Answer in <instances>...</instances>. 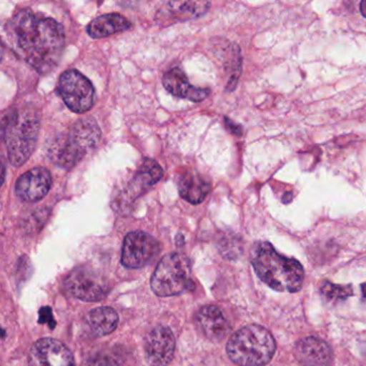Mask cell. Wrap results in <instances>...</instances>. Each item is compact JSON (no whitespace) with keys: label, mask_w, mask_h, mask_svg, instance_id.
Masks as SVG:
<instances>
[{"label":"cell","mask_w":366,"mask_h":366,"mask_svg":"<svg viewBox=\"0 0 366 366\" xmlns=\"http://www.w3.org/2000/svg\"><path fill=\"white\" fill-rule=\"evenodd\" d=\"M7 29L19 52L34 69L46 74L57 67L65 48V33L59 23L22 9L8 22Z\"/></svg>","instance_id":"obj_1"},{"label":"cell","mask_w":366,"mask_h":366,"mask_svg":"<svg viewBox=\"0 0 366 366\" xmlns=\"http://www.w3.org/2000/svg\"><path fill=\"white\" fill-rule=\"evenodd\" d=\"M252 264L261 280L280 292H297L303 285L304 269L299 261L282 256L269 242L252 247Z\"/></svg>","instance_id":"obj_2"},{"label":"cell","mask_w":366,"mask_h":366,"mask_svg":"<svg viewBox=\"0 0 366 366\" xmlns=\"http://www.w3.org/2000/svg\"><path fill=\"white\" fill-rule=\"evenodd\" d=\"M39 132V113L33 107L14 109L4 117L3 138L12 166H23L33 155Z\"/></svg>","instance_id":"obj_3"},{"label":"cell","mask_w":366,"mask_h":366,"mask_svg":"<svg viewBox=\"0 0 366 366\" xmlns=\"http://www.w3.org/2000/svg\"><path fill=\"white\" fill-rule=\"evenodd\" d=\"M102 130L92 117L79 119L69 130L55 137L48 147L51 162L64 169H70L96 149Z\"/></svg>","instance_id":"obj_4"},{"label":"cell","mask_w":366,"mask_h":366,"mask_svg":"<svg viewBox=\"0 0 366 366\" xmlns=\"http://www.w3.org/2000/svg\"><path fill=\"white\" fill-rule=\"evenodd\" d=\"M276 350L273 335L265 327L249 325L235 332L228 344L227 353L239 366H264Z\"/></svg>","instance_id":"obj_5"},{"label":"cell","mask_w":366,"mask_h":366,"mask_svg":"<svg viewBox=\"0 0 366 366\" xmlns=\"http://www.w3.org/2000/svg\"><path fill=\"white\" fill-rule=\"evenodd\" d=\"M151 286L158 297H172L192 290L194 284L188 259L177 252L164 256L154 272Z\"/></svg>","instance_id":"obj_6"},{"label":"cell","mask_w":366,"mask_h":366,"mask_svg":"<svg viewBox=\"0 0 366 366\" xmlns=\"http://www.w3.org/2000/svg\"><path fill=\"white\" fill-rule=\"evenodd\" d=\"M59 92L66 106L74 113L87 112L95 104V89L78 70H67L59 81Z\"/></svg>","instance_id":"obj_7"},{"label":"cell","mask_w":366,"mask_h":366,"mask_svg":"<svg viewBox=\"0 0 366 366\" xmlns=\"http://www.w3.org/2000/svg\"><path fill=\"white\" fill-rule=\"evenodd\" d=\"M65 286L74 297L85 302L102 301L110 291L104 276L89 267L74 269L68 275Z\"/></svg>","instance_id":"obj_8"},{"label":"cell","mask_w":366,"mask_h":366,"mask_svg":"<svg viewBox=\"0 0 366 366\" xmlns=\"http://www.w3.org/2000/svg\"><path fill=\"white\" fill-rule=\"evenodd\" d=\"M164 175L162 167L155 160L145 159L132 175L127 185L119 190L117 204L119 211L129 209L130 205L158 183Z\"/></svg>","instance_id":"obj_9"},{"label":"cell","mask_w":366,"mask_h":366,"mask_svg":"<svg viewBox=\"0 0 366 366\" xmlns=\"http://www.w3.org/2000/svg\"><path fill=\"white\" fill-rule=\"evenodd\" d=\"M160 250L155 237L143 231H134L125 237L122 263L128 269H141L151 262Z\"/></svg>","instance_id":"obj_10"},{"label":"cell","mask_w":366,"mask_h":366,"mask_svg":"<svg viewBox=\"0 0 366 366\" xmlns=\"http://www.w3.org/2000/svg\"><path fill=\"white\" fill-rule=\"evenodd\" d=\"M29 366H76V363L71 351L63 342L42 338L31 347Z\"/></svg>","instance_id":"obj_11"},{"label":"cell","mask_w":366,"mask_h":366,"mask_svg":"<svg viewBox=\"0 0 366 366\" xmlns=\"http://www.w3.org/2000/svg\"><path fill=\"white\" fill-rule=\"evenodd\" d=\"M175 337L169 327L159 325L145 338V355L152 366H167L173 360Z\"/></svg>","instance_id":"obj_12"},{"label":"cell","mask_w":366,"mask_h":366,"mask_svg":"<svg viewBox=\"0 0 366 366\" xmlns=\"http://www.w3.org/2000/svg\"><path fill=\"white\" fill-rule=\"evenodd\" d=\"M52 175L46 168L27 171L16 182V192L21 200L34 203L44 199L52 187Z\"/></svg>","instance_id":"obj_13"},{"label":"cell","mask_w":366,"mask_h":366,"mask_svg":"<svg viewBox=\"0 0 366 366\" xmlns=\"http://www.w3.org/2000/svg\"><path fill=\"white\" fill-rule=\"evenodd\" d=\"M295 357L304 366H329L333 359L331 347L320 338L306 337L295 345Z\"/></svg>","instance_id":"obj_14"},{"label":"cell","mask_w":366,"mask_h":366,"mask_svg":"<svg viewBox=\"0 0 366 366\" xmlns=\"http://www.w3.org/2000/svg\"><path fill=\"white\" fill-rule=\"evenodd\" d=\"M162 84L164 89L172 95L194 102H203L211 93L209 89H200L190 84L187 76L179 68H171L169 71H167L162 79Z\"/></svg>","instance_id":"obj_15"},{"label":"cell","mask_w":366,"mask_h":366,"mask_svg":"<svg viewBox=\"0 0 366 366\" xmlns=\"http://www.w3.org/2000/svg\"><path fill=\"white\" fill-rule=\"evenodd\" d=\"M177 186L182 198L192 204H200L211 192L209 182L194 170L182 172L177 179Z\"/></svg>","instance_id":"obj_16"},{"label":"cell","mask_w":366,"mask_h":366,"mask_svg":"<svg viewBox=\"0 0 366 366\" xmlns=\"http://www.w3.org/2000/svg\"><path fill=\"white\" fill-rule=\"evenodd\" d=\"M198 322L205 336L217 342L224 340L230 329L222 310L214 305L201 308L198 314Z\"/></svg>","instance_id":"obj_17"},{"label":"cell","mask_w":366,"mask_h":366,"mask_svg":"<svg viewBox=\"0 0 366 366\" xmlns=\"http://www.w3.org/2000/svg\"><path fill=\"white\" fill-rule=\"evenodd\" d=\"M211 3L209 1H169L162 8V16L172 22L192 20L200 18L209 11Z\"/></svg>","instance_id":"obj_18"},{"label":"cell","mask_w":366,"mask_h":366,"mask_svg":"<svg viewBox=\"0 0 366 366\" xmlns=\"http://www.w3.org/2000/svg\"><path fill=\"white\" fill-rule=\"evenodd\" d=\"M132 29V23L121 14H112L99 16L92 21L87 27V34L95 39L109 37Z\"/></svg>","instance_id":"obj_19"},{"label":"cell","mask_w":366,"mask_h":366,"mask_svg":"<svg viewBox=\"0 0 366 366\" xmlns=\"http://www.w3.org/2000/svg\"><path fill=\"white\" fill-rule=\"evenodd\" d=\"M86 325L94 336H106L112 333L119 325V315L111 307H98L86 316Z\"/></svg>","instance_id":"obj_20"},{"label":"cell","mask_w":366,"mask_h":366,"mask_svg":"<svg viewBox=\"0 0 366 366\" xmlns=\"http://www.w3.org/2000/svg\"><path fill=\"white\" fill-rule=\"evenodd\" d=\"M321 293L331 300H346L352 295L351 286H342V285L332 284L330 282H323L320 288Z\"/></svg>","instance_id":"obj_21"},{"label":"cell","mask_w":366,"mask_h":366,"mask_svg":"<svg viewBox=\"0 0 366 366\" xmlns=\"http://www.w3.org/2000/svg\"><path fill=\"white\" fill-rule=\"evenodd\" d=\"M39 322L48 323L51 329H54L55 320L54 318H53L52 310H51L50 307H44L40 310Z\"/></svg>","instance_id":"obj_22"},{"label":"cell","mask_w":366,"mask_h":366,"mask_svg":"<svg viewBox=\"0 0 366 366\" xmlns=\"http://www.w3.org/2000/svg\"><path fill=\"white\" fill-rule=\"evenodd\" d=\"M226 125L227 128L230 130L232 134H237V136H241L242 134V128L239 126H237V124L231 122L230 119H226Z\"/></svg>","instance_id":"obj_23"},{"label":"cell","mask_w":366,"mask_h":366,"mask_svg":"<svg viewBox=\"0 0 366 366\" xmlns=\"http://www.w3.org/2000/svg\"><path fill=\"white\" fill-rule=\"evenodd\" d=\"M292 192H286V194H284V197H282V202L284 203H290L291 201H292Z\"/></svg>","instance_id":"obj_24"},{"label":"cell","mask_w":366,"mask_h":366,"mask_svg":"<svg viewBox=\"0 0 366 366\" xmlns=\"http://www.w3.org/2000/svg\"><path fill=\"white\" fill-rule=\"evenodd\" d=\"M360 12H361L364 18H366V0H363V1L360 4Z\"/></svg>","instance_id":"obj_25"},{"label":"cell","mask_w":366,"mask_h":366,"mask_svg":"<svg viewBox=\"0 0 366 366\" xmlns=\"http://www.w3.org/2000/svg\"><path fill=\"white\" fill-rule=\"evenodd\" d=\"M362 295H363L364 299L366 300V282L362 285Z\"/></svg>","instance_id":"obj_26"}]
</instances>
